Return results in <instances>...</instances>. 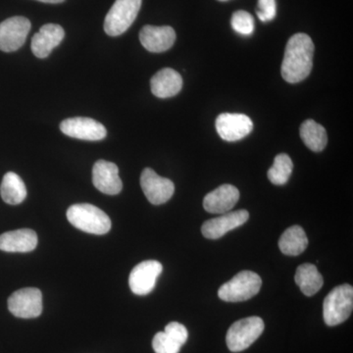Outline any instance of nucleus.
<instances>
[{"label":"nucleus","mask_w":353,"mask_h":353,"mask_svg":"<svg viewBox=\"0 0 353 353\" xmlns=\"http://www.w3.org/2000/svg\"><path fill=\"white\" fill-rule=\"evenodd\" d=\"M314 43L303 32L294 34L285 46L281 72L285 82L296 83L310 75L313 66Z\"/></svg>","instance_id":"obj_1"},{"label":"nucleus","mask_w":353,"mask_h":353,"mask_svg":"<svg viewBox=\"0 0 353 353\" xmlns=\"http://www.w3.org/2000/svg\"><path fill=\"white\" fill-rule=\"evenodd\" d=\"M69 222L81 231L88 234H108L111 220L105 212L92 204H74L67 210Z\"/></svg>","instance_id":"obj_2"},{"label":"nucleus","mask_w":353,"mask_h":353,"mask_svg":"<svg viewBox=\"0 0 353 353\" xmlns=\"http://www.w3.org/2000/svg\"><path fill=\"white\" fill-rule=\"evenodd\" d=\"M353 309L352 285L345 284L329 292L323 303V316L328 326L334 327L347 321Z\"/></svg>","instance_id":"obj_3"},{"label":"nucleus","mask_w":353,"mask_h":353,"mask_svg":"<svg viewBox=\"0 0 353 353\" xmlns=\"http://www.w3.org/2000/svg\"><path fill=\"white\" fill-rule=\"evenodd\" d=\"M261 285V278L254 272H240L220 288L218 296L227 303H241L256 296Z\"/></svg>","instance_id":"obj_4"},{"label":"nucleus","mask_w":353,"mask_h":353,"mask_svg":"<svg viewBox=\"0 0 353 353\" xmlns=\"http://www.w3.org/2000/svg\"><path fill=\"white\" fill-rule=\"evenodd\" d=\"M263 320L257 316L234 322L228 330L226 343L232 352H241L250 347L264 331Z\"/></svg>","instance_id":"obj_5"},{"label":"nucleus","mask_w":353,"mask_h":353,"mask_svg":"<svg viewBox=\"0 0 353 353\" xmlns=\"http://www.w3.org/2000/svg\"><path fill=\"white\" fill-rule=\"evenodd\" d=\"M141 0H116L104 20V31L110 37L124 34L136 20Z\"/></svg>","instance_id":"obj_6"},{"label":"nucleus","mask_w":353,"mask_h":353,"mask_svg":"<svg viewBox=\"0 0 353 353\" xmlns=\"http://www.w3.org/2000/svg\"><path fill=\"white\" fill-rule=\"evenodd\" d=\"M8 309L15 317L31 319L43 312V294L36 288H26L13 292L8 299Z\"/></svg>","instance_id":"obj_7"},{"label":"nucleus","mask_w":353,"mask_h":353,"mask_svg":"<svg viewBox=\"0 0 353 353\" xmlns=\"http://www.w3.org/2000/svg\"><path fill=\"white\" fill-rule=\"evenodd\" d=\"M31 30V22L22 16H15L0 23V50L13 52L22 48Z\"/></svg>","instance_id":"obj_8"},{"label":"nucleus","mask_w":353,"mask_h":353,"mask_svg":"<svg viewBox=\"0 0 353 353\" xmlns=\"http://www.w3.org/2000/svg\"><path fill=\"white\" fill-rule=\"evenodd\" d=\"M141 185L146 199L154 205L168 201L175 192L173 182L157 175L152 168H145L141 173Z\"/></svg>","instance_id":"obj_9"},{"label":"nucleus","mask_w":353,"mask_h":353,"mask_svg":"<svg viewBox=\"0 0 353 353\" xmlns=\"http://www.w3.org/2000/svg\"><path fill=\"white\" fill-rule=\"evenodd\" d=\"M163 267L157 260H146L132 269L129 277L132 292L138 296H145L154 289L157 278Z\"/></svg>","instance_id":"obj_10"},{"label":"nucleus","mask_w":353,"mask_h":353,"mask_svg":"<svg viewBox=\"0 0 353 353\" xmlns=\"http://www.w3.org/2000/svg\"><path fill=\"white\" fill-rule=\"evenodd\" d=\"M60 130L71 138L83 141H101L108 134L106 128L92 118L75 117L62 121Z\"/></svg>","instance_id":"obj_11"},{"label":"nucleus","mask_w":353,"mask_h":353,"mask_svg":"<svg viewBox=\"0 0 353 353\" xmlns=\"http://www.w3.org/2000/svg\"><path fill=\"white\" fill-rule=\"evenodd\" d=\"M215 124L221 139L226 141H240L248 136L253 129L252 119L245 114H220Z\"/></svg>","instance_id":"obj_12"},{"label":"nucleus","mask_w":353,"mask_h":353,"mask_svg":"<svg viewBox=\"0 0 353 353\" xmlns=\"http://www.w3.org/2000/svg\"><path fill=\"white\" fill-rule=\"evenodd\" d=\"M92 183L99 192L108 196L120 194L123 189L117 165L105 160L95 162L92 168Z\"/></svg>","instance_id":"obj_13"},{"label":"nucleus","mask_w":353,"mask_h":353,"mask_svg":"<svg viewBox=\"0 0 353 353\" xmlns=\"http://www.w3.org/2000/svg\"><path fill=\"white\" fill-rule=\"evenodd\" d=\"M248 218L250 214L246 210L224 213L220 217L204 222L201 228L202 234L209 240H217L225 236L228 232L243 226L248 222Z\"/></svg>","instance_id":"obj_14"},{"label":"nucleus","mask_w":353,"mask_h":353,"mask_svg":"<svg viewBox=\"0 0 353 353\" xmlns=\"http://www.w3.org/2000/svg\"><path fill=\"white\" fill-rule=\"evenodd\" d=\"M139 41L146 50L153 53L165 52L170 50L176 41V32L169 26L146 25L139 32Z\"/></svg>","instance_id":"obj_15"},{"label":"nucleus","mask_w":353,"mask_h":353,"mask_svg":"<svg viewBox=\"0 0 353 353\" xmlns=\"http://www.w3.org/2000/svg\"><path fill=\"white\" fill-rule=\"evenodd\" d=\"M240 199V192L232 185H222L206 194L203 208L209 213L224 214L229 212Z\"/></svg>","instance_id":"obj_16"},{"label":"nucleus","mask_w":353,"mask_h":353,"mask_svg":"<svg viewBox=\"0 0 353 353\" xmlns=\"http://www.w3.org/2000/svg\"><path fill=\"white\" fill-rule=\"evenodd\" d=\"M65 31L57 24H46L39 29L32 39V51L38 58H46L50 54L53 48L63 41Z\"/></svg>","instance_id":"obj_17"},{"label":"nucleus","mask_w":353,"mask_h":353,"mask_svg":"<svg viewBox=\"0 0 353 353\" xmlns=\"http://www.w3.org/2000/svg\"><path fill=\"white\" fill-rule=\"evenodd\" d=\"M38 245V236L32 230L20 229L0 236V250L6 252H30Z\"/></svg>","instance_id":"obj_18"},{"label":"nucleus","mask_w":353,"mask_h":353,"mask_svg":"<svg viewBox=\"0 0 353 353\" xmlns=\"http://www.w3.org/2000/svg\"><path fill=\"white\" fill-rule=\"evenodd\" d=\"M152 94L159 99L175 97L183 88V78L178 72L171 68L158 71L150 81Z\"/></svg>","instance_id":"obj_19"},{"label":"nucleus","mask_w":353,"mask_h":353,"mask_svg":"<svg viewBox=\"0 0 353 353\" xmlns=\"http://www.w3.org/2000/svg\"><path fill=\"white\" fill-rule=\"evenodd\" d=\"M296 285L306 296H312L317 294L324 284L321 274L317 267L313 264H303L296 269L294 276Z\"/></svg>","instance_id":"obj_20"},{"label":"nucleus","mask_w":353,"mask_h":353,"mask_svg":"<svg viewBox=\"0 0 353 353\" xmlns=\"http://www.w3.org/2000/svg\"><path fill=\"white\" fill-rule=\"evenodd\" d=\"M308 245V239L303 228L292 226L285 230L280 240L279 248L281 252L289 256H297L306 250Z\"/></svg>","instance_id":"obj_21"},{"label":"nucleus","mask_w":353,"mask_h":353,"mask_svg":"<svg viewBox=\"0 0 353 353\" xmlns=\"http://www.w3.org/2000/svg\"><path fill=\"white\" fill-rule=\"evenodd\" d=\"M0 194L2 199L11 205L22 203L27 197V189L19 175L8 172L3 176Z\"/></svg>","instance_id":"obj_22"},{"label":"nucleus","mask_w":353,"mask_h":353,"mask_svg":"<svg viewBox=\"0 0 353 353\" xmlns=\"http://www.w3.org/2000/svg\"><path fill=\"white\" fill-rule=\"evenodd\" d=\"M301 138L304 145L314 152H322L328 143L326 130L314 120H306L301 124Z\"/></svg>","instance_id":"obj_23"},{"label":"nucleus","mask_w":353,"mask_h":353,"mask_svg":"<svg viewBox=\"0 0 353 353\" xmlns=\"http://www.w3.org/2000/svg\"><path fill=\"white\" fill-rule=\"evenodd\" d=\"M292 169H294V164L292 159L289 155L282 153L275 157L273 166L268 171V179L274 185H285L292 175Z\"/></svg>","instance_id":"obj_24"},{"label":"nucleus","mask_w":353,"mask_h":353,"mask_svg":"<svg viewBox=\"0 0 353 353\" xmlns=\"http://www.w3.org/2000/svg\"><path fill=\"white\" fill-rule=\"evenodd\" d=\"M231 25L233 29L243 36H250L254 32V19L246 11H236L232 16Z\"/></svg>","instance_id":"obj_25"},{"label":"nucleus","mask_w":353,"mask_h":353,"mask_svg":"<svg viewBox=\"0 0 353 353\" xmlns=\"http://www.w3.org/2000/svg\"><path fill=\"white\" fill-rule=\"evenodd\" d=\"M152 347L155 353H179L182 348L165 332H159L155 334L152 341Z\"/></svg>","instance_id":"obj_26"},{"label":"nucleus","mask_w":353,"mask_h":353,"mask_svg":"<svg viewBox=\"0 0 353 353\" xmlns=\"http://www.w3.org/2000/svg\"><path fill=\"white\" fill-rule=\"evenodd\" d=\"M165 333L168 334L169 336L176 341L178 345L183 347L187 343L188 338H189V333L188 330L183 325L178 322H171L165 327Z\"/></svg>","instance_id":"obj_27"},{"label":"nucleus","mask_w":353,"mask_h":353,"mask_svg":"<svg viewBox=\"0 0 353 353\" xmlns=\"http://www.w3.org/2000/svg\"><path fill=\"white\" fill-rule=\"evenodd\" d=\"M277 4L276 0H259L257 16L262 22H269L276 17Z\"/></svg>","instance_id":"obj_28"},{"label":"nucleus","mask_w":353,"mask_h":353,"mask_svg":"<svg viewBox=\"0 0 353 353\" xmlns=\"http://www.w3.org/2000/svg\"><path fill=\"white\" fill-rule=\"evenodd\" d=\"M38 1L43 2V3L57 4L62 3L65 0H38Z\"/></svg>","instance_id":"obj_29"},{"label":"nucleus","mask_w":353,"mask_h":353,"mask_svg":"<svg viewBox=\"0 0 353 353\" xmlns=\"http://www.w3.org/2000/svg\"><path fill=\"white\" fill-rule=\"evenodd\" d=\"M219 1H228V0H219Z\"/></svg>","instance_id":"obj_30"}]
</instances>
